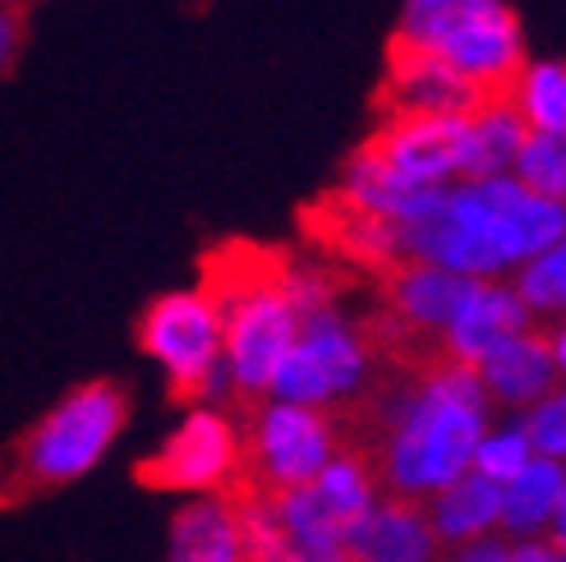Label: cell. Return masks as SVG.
Returning a JSON list of instances; mask_svg holds the SVG:
<instances>
[{
	"mask_svg": "<svg viewBox=\"0 0 566 562\" xmlns=\"http://www.w3.org/2000/svg\"><path fill=\"white\" fill-rule=\"evenodd\" d=\"M208 287L221 304V364L235 397L263 402L300 332V314L276 287V268L249 263L244 277L208 281Z\"/></svg>",
	"mask_w": 566,
	"mask_h": 562,
	"instance_id": "5b68a950",
	"label": "cell"
},
{
	"mask_svg": "<svg viewBox=\"0 0 566 562\" xmlns=\"http://www.w3.org/2000/svg\"><path fill=\"white\" fill-rule=\"evenodd\" d=\"M465 116H382L369 148L401 180L442 189L465 180Z\"/></svg>",
	"mask_w": 566,
	"mask_h": 562,
	"instance_id": "30bf717a",
	"label": "cell"
},
{
	"mask_svg": "<svg viewBox=\"0 0 566 562\" xmlns=\"http://www.w3.org/2000/svg\"><path fill=\"white\" fill-rule=\"evenodd\" d=\"M129 425V397L120 383L93 378L70 387L19 443V470L28 485L65 489L93 475Z\"/></svg>",
	"mask_w": 566,
	"mask_h": 562,
	"instance_id": "277c9868",
	"label": "cell"
},
{
	"mask_svg": "<svg viewBox=\"0 0 566 562\" xmlns=\"http://www.w3.org/2000/svg\"><path fill=\"white\" fill-rule=\"evenodd\" d=\"M534 461V452H530V443H525V434H521V425H516V415H506V419H493V425L484 429V438H479V447H474V461H470V470L474 475H484L489 485H506L516 470H525Z\"/></svg>",
	"mask_w": 566,
	"mask_h": 562,
	"instance_id": "d4e9b609",
	"label": "cell"
},
{
	"mask_svg": "<svg viewBox=\"0 0 566 562\" xmlns=\"http://www.w3.org/2000/svg\"><path fill=\"white\" fill-rule=\"evenodd\" d=\"M374 383V342L369 332L350 319L342 304L318 309L300 319V332L281 360V370L268 387L272 402H291L308 410H336L355 397H364Z\"/></svg>",
	"mask_w": 566,
	"mask_h": 562,
	"instance_id": "8992f818",
	"label": "cell"
},
{
	"mask_svg": "<svg viewBox=\"0 0 566 562\" xmlns=\"http://www.w3.org/2000/svg\"><path fill=\"white\" fill-rule=\"evenodd\" d=\"M506 102L530 134L566 138V65L557 61H525L506 89Z\"/></svg>",
	"mask_w": 566,
	"mask_h": 562,
	"instance_id": "44dd1931",
	"label": "cell"
},
{
	"mask_svg": "<svg viewBox=\"0 0 566 562\" xmlns=\"http://www.w3.org/2000/svg\"><path fill=\"white\" fill-rule=\"evenodd\" d=\"M346 562H438L442 549L423 517V502L382 493L364 517H355L342 535Z\"/></svg>",
	"mask_w": 566,
	"mask_h": 562,
	"instance_id": "5bb4252c",
	"label": "cell"
},
{
	"mask_svg": "<svg viewBox=\"0 0 566 562\" xmlns=\"http://www.w3.org/2000/svg\"><path fill=\"white\" fill-rule=\"evenodd\" d=\"M512 180L530 194L553 204H566V138L553 134H525V144L512 162Z\"/></svg>",
	"mask_w": 566,
	"mask_h": 562,
	"instance_id": "cb8c5ba5",
	"label": "cell"
},
{
	"mask_svg": "<svg viewBox=\"0 0 566 562\" xmlns=\"http://www.w3.org/2000/svg\"><path fill=\"white\" fill-rule=\"evenodd\" d=\"M138 346L176 397L203 402L212 374L221 370V304L208 281L161 291L138 319Z\"/></svg>",
	"mask_w": 566,
	"mask_h": 562,
	"instance_id": "52a82bcc",
	"label": "cell"
},
{
	"mask_svg": "<svg viewBox=\"0 0 566 562\" xmlns=\"http://www.w3.org/2000/svg\"><path fill=\"white\" fill-rule=\"evenodd\" d=\"M479 97L470 83L423 51L391 46L382 79V116H465Z\"/></svg>",
	"mask_w": 566,
	"mask_h": 562,
	"instance_id": "4fadbf2b",
	"label": "cell"
},
{
	"mask_svg": "<svg viewBox=\"0 0 566 562\" xmlns=\"http://www.w3.org/2000/svg\"><path fill=\"white\" fill-rule=\"evenodd\" d=\"M308 489L318 493V502H323V508H327L336 521H342V525H350L355 517H364V512H369L374 502L382 498L374 466L364 461L359 452H346V447L318 470V480L308 485Z\"/></svg>",
	"mask_w": 566,
	"mask_h": 562,
	"instance_id": "7402d4cb",
	"label": "cell"
},
{
	"mask_svg": "<svg viewBox=\"0 0 566 562\" xmlns=\"http://www.w3.org/2000/svg\"><path fill=\"white\" fill-rule=\"evenodd\" d=\"M506 562H566V544L521 540V544H506Z\"/></svg>",
	"mask_w": 566,
	"mask_h": 562,
	"instance_id": "f546056e",
	"label": "cell"
},
{
	"mask_svg": "<svg viewBox=\"0 0 566 562\" xmlns=\"http://www.w3.org/2000/svg\"><path fill=\"white\" fill-rule=\"evenodd\" d=\"M166 562H249L240 502L226 493L185 498L166 525Z\"/></svg>",
	"mask_w": 566,
	"mask_h": 562,
	"instance_id": "e0dca14e",
	"label": "cell"
},
{
	"mask_svg": "<svg viewBox=\"0 0 566 562\" xmlns=\"http://www.w3.org/2000/svg\"><path fill=\"white\" fill-rule=\"evenodd\" d=\"M525 125L506 97H484L465 116V180L512 176V162L525 144Z\"/></svg>",
	"mask_w": 566,
	"mask_h": 562,
	"instance_id": "ffe728a7",
	"label": "cell"
},
{
	"mask_svg": "<svg viewBox=\"0 0 566 562\" xmlns=\"http://www.w3.org/2000/svg\"><path fill=\"white\" fill-rule=\"evenodd\" d=\"M506 281H512L516 300L525 304V314L539 327L562 323V314H566V240L539 249V254L525 259Z\"/></svg>",
	"mask_w": 566,
	"mask_h": 562,
	"instance_id": "603a6c76",
	"label": "cell"
},
{
	"mask_svg": "<svg viewBox=\"0 0 566 562\" xmlns=\"http://www.w3.org/2000/svg\"><path fill=\"white\" fill-rule=\"evenodd\" d=\"M244 470V429L226 406H189L171 429L161 434L153 457L144 461V480L161 493L212 498L235 485Z\"/></svg>",
	"mask_w": 566,
	"mask_h": 562,
	"instance_id": "ba28073f",
	"label": "cell"
},
{
	"mask_svg": "<svg viewBox=\"0 0 566 562\" xmlns=\"http://www.w3.org/2000/svg\"><path fill=\"white\" fill-rule=\"evenodd\" d=\"M438 562H506V540L489 535V540H474V544H461V549H442Z\"/></svg>",
	"mask_w": 566,
	"mask_h": 562,
	"instance_id": "f1b7e54d",
	"label": "cell"
},
{
	"mask_svg": "<svg viewBox=\"0 0 566 562\" xmlns=\"http://www.w3.org/2000/svg\"><path fill=\"white\" fill-rule=\"evenodd\" d=\"M0 6H19V0H0Z\"/></svg>",
	"mask_w": 566,
	"mask_h": 562,
	"instance_id": "4dcf8cb0",
	"label": "cell"
},
{
	"mask_svg": "<svg viewBox=\"0 0 566 562\" xmlns=\"http://www.w3.org/2000/svg\"><path fill=\"white\" fill-rule=\"evenodd\" d=\"M497 419L474 370L433 364L382 397L378 410V489L406 502H429L438 489L470 475L474 447Z\"/></svg>",
	"mask_w": 566,
	"mask_h": 562,
	"instance_id": "7a4b0ae2",
	"label": "cell"
},
{
	"mask_svg": "<svg viewBox=\"0 0 566 562\" xmlns=\"http://www.w3.org/2000/svg\"><path fill=\"white\" fill-rule=\"evenodd\" d=\"M423 517H429L438 549H461L474 540H489V535H497V521H502V489L470 470L423 502Z\"/></svg>",
	"mask_w": 566,
	"mask_h": 562,
	"instance_id": "d6986e66",
	"label": "cell"
},
{
	"mask_svg": "<svg viewBox=\"0 0 566 562\" xmlns=\"http://www.w3.org/2000/svg\"><path fill=\"white\" fill-rule=\"evenodd\" d=\"M276 287L286 291V300H291V309L300 319L342 304V295H336V277L323 263H276Z\"/></svg>",
	"mask_w": 566,
	"mask_h": 562,
	"instance_id": "4316f807",
	"label": "cell"
},
{
	"mask_svg": "<svg viewBox=\"0 0 566 562\" xmlns=\"http://www.w3.org/2000/svg\"><path fill=\"white\" fill-rule=\"evenodd\" d=\"M530 327H539V323L525 314L512 281H474L470 295L457 309V319H451L447 332L438 336V346H442L447 364L474 370L479 360H489L497 346H506L512 336H521Z\"/></svg>",
	"mask_w": 566,
	"mask_h": 562,
	"instance_id": "8fae6325",
	"label": "cell"
},
{
	"mask_svg": "<svg viewBox=\"0 0 566 562\" xmlns=\"http://www.w3.org/2000/svg\"><path fill=\"white\" fill-rule=\"evenodd\" d=\"M497 535L506 544L553 540L566 544V461L534 457L502 485V521Z\"/></svg>",
	"mask_w": 566,
	"mask_h": 562,
	"instance_id": "9a60e30c",
	"label": "cell"
},
{
	"mask_svg": "<svg viewBox=\"0 0 566 562\" xmlns=\"http://www.w3.org/2000/svg\"><path fill=\"white\" fill-rule=\"evenodd\" d=\"M470 287L474 281L429 263H396L387 268V309L401 327L419 336H442L447 323L457 319L461 300L470 295Z\"/></svg>",
	"mask_w": 566,
	"mask_h": 562,
	"instance_id": "ac0fdd59",
	"label": "cell"
},
{
	"mask_svg": "<svg viewBox=\"0 0 566 562\" xmlns=\"http://www.w3.org/2000/svg\"><path fill=\"white\" fill-rule=\"evenodd\" d=\"M566 240V204L539 199L512 176L451 180L406 227L346 217V244L359 259L396 268L429 263L465 281H506L539 249Z\"/></svg>",
	"mask_w": 566,
	"mask_h": 562,
	"instance_id": "6da1fadb",
	"label": "cell"
},
{
	"mask_svg": "<svg viewBox=\"0 0 566 562\" xmlns=\"http://www.w3.org/2000/svg\"><path fill=\"white\" fill-rule=\"evenodd\" d=\"M19 46H23V19L14 6H0V79L14 70Z\"/></svg>",
	"mask_w": 566,
	"mask_h": 562,
	"instance_id": "83f0119b",
	"label": "cell"
},
{
	"mask_svg": "<svg viewBox=\"0 0 566 562\" xmlns=\"http://www.w3.org/2000/svg\"><path fill=\"white\" fill-rule=\"evenodd\" d=\"M342 452V429L327 410L263 397L244 429V466L263 493H291L318 480V470Z\"/></svg>",
	"mask_w": 566,
	"mask_h": 562,
	"instance_id": "9c48e42d",
	"label": "cell"
},
{
	"mask_svg": "<svg viewBox=\"0 0 566 562\" xmlns=\"http://www.w3.org/2000/svg\"><path fill=\"white\" fill-rule=\"evenodd\" d=\"M391 46L433 55L479 97H506L512 79L530 61L512 0H401Z\"/></svg>",
	"mask_w": 566,
	"mask_h": 562,
	"instance_id": "3957f363",
	"label": "cell"
},
{
	"mask_svg": "<svg viewBox=\"0 0 566 562\" xmlns=\"http://www.w3.org/2000/svg\"><path fill=\"white\" fill-rule=\"evenodd\" d=\"M562 374H566V364L553 355L544 327H530V332L512 336V342L497 346L489 360L474 364V378H479V387H484L489 406L512 410V415H521L525 406L544 402L548 392H557Z\"/></svg>",
	"mask_w": 566,
	"mask_h": 562,
	"instance_id": "7c38bea8",
	"label": "cell"
},
{
	"mask_svg": "<svg viewBox=\"0 0 566 562\" xmlns=\"http://www.w3.org/2000/svg\"><path fill=\"white\" fill-rule=\"evenodd\" d=\"M433 194L438 189L401 180L369 144L346 157L342 180H336V204H342V212L364 217V221H382V227H406V221H415L433 204Z\"/></svg>",
	"mask_w": 566,
	"mask_h": 562,
	"instance_id": "2e32d148",
	"label": "cell"
},
{
	"mask_svg": "<svg viewBox=\"0 0 566 562\" xmlns=\"http://www.w3.org/2000/svg\"><path fill=\"white\" fill-rule=\"evenodd\" d=\"M516 425L530 443V452L534 457H544V461H566V392H548L544 402H534L516 415Z\"/></svg>",
	"mask_w": 566,
	"mask_h": 562,
	"instance_id": "484cf974",
	"label": "cell"
}]
</instances>
